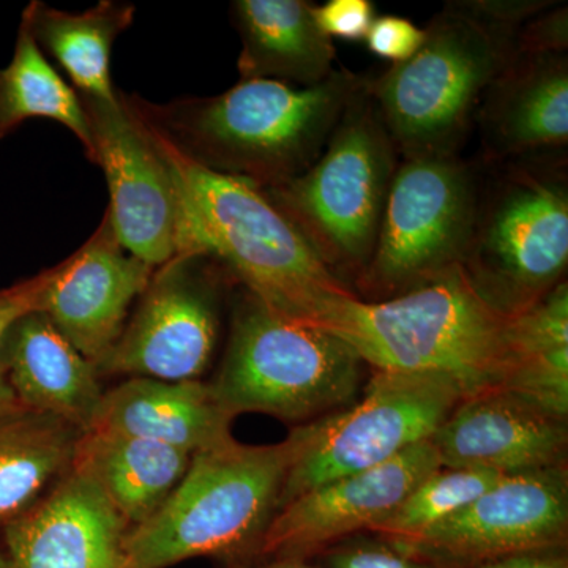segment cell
<instances>
[{"label":"cell","mask_w":568,"mask_h":568,"mask_svg":"<svg viewBox=\"0 0 568 568\" xmlns=\"http://www.w3.org/2000/svg\"><path fill=\"white\" fill-rule=\"evenodd\" d=\"M511 320L457 267L386 301L346 291L325 302L312 324L342 338L375 372L443 377L466 399L506 384Z\"/></svg>","instance_id":"obj_1"},{"label":"cell","mask_w":568,"mask_h":568,"mask_svg":"<svg viewBox=\"0 0 568 568\" xmlns=\"http://www.w3.org/2000/svg\"><path fill=\"white\" fill-rule=\"evenodd\" d=\"M362 80L339 69L310 88L242 80L207 99L132 102L192 162L265 190L293 181L320 159Z\"/></svg>","instance_id":"obj_2"},{"label":"cell","mask_w":568,"mask_h":568,"mask_svg":"<svg viewBox=\"0 0 568 568\" xmlns=\"http://www.w3.org/2000/svg\"><path fill=\"white\" fill-rule=\"evenodd\" d=\"M149 126L178 186V254L219 261L265 305L310 324L325 302L351 291L263 190L200 166L152 123Z\"/></svg>","instance_id":"obj_3"},{"label":"cell","mask_w":568,"mask_h":568,"mask_svg":"<svg viewBox=\"0 0 568 568\" xmlns=\"http://www.w3.org/2000/svg\"><path fill=\"white\" fill-rule=\"evenodd\" d=\"M290 458L287 439L246 446L231 437L194 454L163 506L126 534V568H168L196 558L235 566L256 559Z\"/></svg>","instance_id":"obj_4"},{"label":"cell","mask_w":568,"mask_h":568,"mask_svg":"<svg viewBox=\"0 0 568 568\" xmlns=\"http://www.w3.org/2000/svg\"><path fill=\"white\" fill-rule=\"evenodd\" d=\"M518 31L473 0L448 2L413 58L365 80L403 159L455 155L489 85L514 59Z\"/></svg>","instance_id":"obj_5"},{"label":"cell","mask_w":568,"mask_h":568,"mask_svg":"<svg viewBox=\"0 0 568 568\" xmlns=\"http://www.w3.org/2000/svg\"><path fill=\"white\" fill-rule=\"evenodd\" d=\"M398 164L394 141L362 80L320 159L304 174L263 193L347 286L375 250Z\"/></svg>","instance_id":"obj_6"},{"label":"cell","mask_w":568,"mask_h":568,"mask_svg":"<svg viewBox=\"0 0 568 568\" xmlns=\"http://www.w3.org/2000/svg\"><path fill=\"white\" fill-rule=\"evenodd\" d=\"M364 365L338 336L246 291L211 387L233 417L261 413L310 424L353 405Z\"/></svg>","instance_id":"obj_7"},{"label":"cell","mask_w":568,"mask_h":568,"mask_svg":"<svg viewBox=\"0 0 568 568\" xmlns=\"http://www.w3.org/2000/svg\"><path fill=\"white\" fill-rule=\"evenodd\" d=\"M566 162L518 163L478 200L462 268L478 294L515 317L566 282Z\"/></svg>","instance_id":"obj_8"},{"label":"cell","mask_w":568,"mask_h":568,"mask_svg":"<svg viewBox=\"0 0 568 568\" xmlns=\"http://www.w3.org/2000/svg\"><path fill=\"white\" fill-rule=\"evenodd\" d=\"M463 399L459 388L443 377L375 372L361 402L295 426L286 437L291 458L278 508L432 439Z\"/></svg>","instance_id":"obj_9"},{"label":"cell","mask_w":568,"mask_h":568,"mask_svg":"<svg viewBox=\"0 0 568 568\" xmlns=\"http://www.w3.org/2000/svg\"><path fill=\"white\" fill-rule=\"evenodd\" d=\"M476 179L457 155L405 159L396 168L375 250L354 284L386 301L465 261L478 211Z\"/></svg>","instance_id":"obj_10"},{"label":"cell","mask_w":568,"mask_h":568,"mask_svg":"<svg viewBox=\"0 0 568 568\" xmlns=\"http://www.w3.org/2000/svg\"><path fill=\"white\" fill-rule=\"evenodd\" d=\"M93 142V163L110 189L112 230L138 260L162 267L179 248L178 186L173 170L132 99L80 95Z\"/></svg>","instance_id":"obj_11"},{"label":"cell","mask_w":568,"mask_h":568,"mask_svg":"<svg viewBox=\"0 0 568 568\" xmlns=\"http://www.w3.org/2000/svg\"><path fill=\"white\" fill-rule=\"evenodd\" d=\"M567 466L504 476L454 517L394 545L440 568H470L508 556L566 549Z\"/></svg>","instance_id":"obj_12"},{"label":"cell","mask_w":568,"mask_h":568,"mask_svg":"<svg viewBox=\"0 0 568 568\" xmlns=\"http://www.w3.org/2000/svg\"><path fill=\"white\" fill-rule=\"evenodd\" d=\"M205 261L175 254L155 268L132 320L97 365L100 376L200 381L211 364L220 324L216 286Z\"/></svg>","instance_id":"obj_13"},{"label":"cell","mask_w":568,"mask_h":568,"mask_svg":"<svg viewBox=\"0 0 568 568\" xmlns=\"http://www.w3.org/2000/svg\"><path fill=\"white\" fill-rule=\"evenodd\" d=\"M439 467L435 446L424 440L384 465L294 497L275 511L256 559L313 560L346 538L369 532Z\"/></svg>","instance_id":"obj_14"},{"label":"cell","mask_w":568,"mask_h":568,"mask_svg":"<svg viewBox=\"0 0 568 568\" xmlns=\"http://www.w3.org/2000/svg\"><path fill=\"white\" fill-rule=\"evenodd\" d=\"M155 268L126 252L108 213L77 253L50 271L37 312L44 313L91 364L110 353Z\"/></svg>","instance_id":"obj_15"},{"label":"cell","mask_w":568,"mask_h":568,"mask_svg":"<svg viewBox=\"0 0 568 568\" xmlns=\"http://www.w3.org/2000/svg\"><path fill=\"white\" fill-rule=\"evenodd\" d=\"M130 526L99 487L70 467L36 506L3 525L13 568H125Z\"/></svg>","instance_id":"obj_16"},{"label":"cell","mask_w":568,"mask_h":568,"mask_svg":"<svg viewBox=\"0 0 568 568\" xmlns=\"http://www.w3.org/2000/svg\"><path fill=\"white\" fill-rule=\"evenodd\" d=\"M429 440L447 469L515 476L567 466V422L503 388L463 399Z\"/></svg>","instance_id":"obj_17"},{"label":"cell","mask_w":568,"mask_h":568,"mask_svg":"<svg viewBox=\"0 0 568 568\" xmlns=\"http://www.w3.org/2000/svg\"><path fill=\"white\" fill-rule=\"evenodd\" d=\"M477 112L491 160L529 159L566 149L567 52H515L489 85Z\"/></svg>","instance_id":"obj_18"},{"label":"cell","mask_w":568,"mask_h":568,"mask_svg":"<svg viewBox=\"0 0 568 568\" xmlns=\"http://www.w3.org/2000/svg\"><path fill=\"white\" fill-rule=\"evenodd\" d=\"M0 364L26 409L91 429L104 395L99 372L44 313H29L11 327Z\"/></svg>","instance_id":"obj_19"},{"label":"cell","mask_w":568,"mask_h":568,"mask_svg":"<svg viewBox=\"0 0 568 568\" xmlns=\"http://www.w3.org/2000/svg\"><path fill=\"white\" fill-rule=\"evenodd\" d=\"M234 418L211 384L129 377L104 392L91 429L141 437L194 455L234 437Z\"/></svg>","instance_id":"obj_20"},{"label":"cell","mask_w":568,"mask_h":568,"mask_svg":"<svg viewBox=\"0 0 568 568\" xmlns=\"http://www.w3.org/2000/svg\"><path fill=\"white\" fill-rule=\"evenodd\" d=\"M233 20L242 40V80H274L310 88L335 71L334 41L325 37L305 0H235Z\"/></svg>","instance_id":"obj_21"},{"label":"cell","mask_w":568,"mask_h":568,"mask_svg":"<svg viewBox=\"0 0 568 568\" xmlns=\"http://www.w3.org/2000/svg\"><path fill=\"white\" fill-rule=\"evenodd\" d=\"M192 457L141 437L89 429L78 439L71 467L91 478L132 529L163 506Z\"/></svg>","instance_id":"obj_22"},{"label":"cell","mask_w":568,"mask_h":568,"mask_svg":"<svg viewBox=\"0 0 568 568\" xmlns=\"http://www.w3.org/2000/svg\"><path fill=\"white\" fill-rule=\"evenodd\" d=\"M134 11L132 3L118 0H102L82 13L31 2L21 20L28 22L39 47L65 70L78 95L114 99L111 51L118 37L133 24Z\"/></svg>","instance_id":"obj_23"},{"label":"cell","mask_w":568,"mask_h":568,"mask_svg":"<svg viewBox=\"0 0 568 568\" xmlns=\"http://www.w3.org/2000/svg\"><path fill=\"white\" fill-rule=\"evenodd\" d=\"M81 435L69 422L36 410L0 420V525L36 506L69 473Z\"/></svg>","instance_id":"obj_24"},{"label":"cell","mask_w":568,"mask_h":568,"mask_svg":"<svg viewBox=\"0 0 568 568\" xmlns=\"http://www.w3.org/2000/svg\"><path fill=\"white\" fill-rule=\"evenodd\" d=\"M50 119L69 129L93 163V142L80 95L48 62L21 20L13 58L0 69V141L29 119Z\"/></svg>","instance_id":"obj_25"},{"label":"cell","mask_w":568,"mask_h":568,"mask_svg":"<svg viewBox=\"0 0 568 568\" xmlns=\"http://www.w3.org/2000/svg\"><path fill=\"white\" fill-rule=\"evenodd\" d=\"M503 477L489 470L439 467L369 534L390 545L403 544L454 517Z\"/></svg>","instance_id":"obj_26"},{"label":"cell","mask_w":568,"mask_h":568,"mask_svg":"<svg viewBox=\"0 0 568 568\" xmlns=\"http://www.w3.org/2000/svg\"><path fill=\"white\" fill-rule=\"evenodd\" d=\"M317 558L321 559V568H440L410 558L377 537L375 540L346 538L325 549Z\"/></svg>","instance_id":"obj_27"},{"label":"cell","mask_w":568,"mask_h":568,"mask_svg":"<svg viewBox=\"0 0 568 568\" xmlns=\"http://www.w3.org/2000/svg\"><path fill=\"white\" fill-rule=\"evenodd\" d=\"M425 40V29L406 18L386 14L376 17L365 37L366 48L376 58L395 63L413 58Z\"/></svg>","instance_id":"obj_28"},{"label":"cell","mask_w":568,"mask_h":568,"mask_svg":"<svg viewBox=\"0 0 568 568\" xmlns=\"http://www.w3.org/2000/svg\"><path fill=\"white\" fill-rule=\"evenodd\" d=\"M313 18L331 40L361 41L376 20V9L369 0H328L321 6L313 3Z\"/></svg>","instance_id":"obj_29"},{"label":"cell","mask_w":568,"mask_h":568,"mask_svg":"<svg viewBox=\"0 0 568 568\" xmlns=\"http://www.w3.org/2000/svg\"><path fill=\"white\" fill-rule=\"evenodd\" d=\"M567 48L568 9L555 2L526 21L515 39L518 54H560Z\"/></svg>","instance_id":"obj_30"},{"label":"cell","mask_w":568,"mask_h":568,"mask_svg":"<svg viewBox=\"0 0 568 568\" xmlns=\"http://www.w3.org/2000/svg\"><path fill=\"white\" fill-rule=\"evenodd\" d=\"M51 271V268H50ZM50 271L40 272L31 280L0 291V351L14 324L22 316L37 312L41 291L50 278Z\"/></svg>","instance_id":"obj_31"},{"label":"cell","mask_w":568,"mask_h":568,"mask_svg":"<svg viewBox=\"0 0 568 568\" xmlns=\"http://www.w3.org/2000/svg\"><path fill=\"white\" fill-rule=\"evenodd\" d=\"M470 568H568L566 549L508 556Z\"/></svg>","instance_id":"obj_32"},{"label":"cell","mask_w":568,"mask_h":568,"mask_svg":"<svg viewBox=\"0 0 568 568\" xmlns=\"http://www.w3.org/2000/svg\"><path fill=\"white\" fill-rule=\"evenodd\" d=\"M24 409L7 379L6 368L0 364V420Z\"/></svg>","instance_id":"obj_33"},{"label":"cell","mask_w":568,"mask_h":568,"mask_svg":"<svg viewBox=\"0 0 568 568\" xmlns=\"http://www.w3.org/2000/svg\"><path fill=\"white\" fill-rule=\"evenodd\" d=\"M222 568H321V566L305 559H254L250 562L235 564V566H222Z\"/></svg>","instance_id":"obj_34"},{"label":"cell","mask_w":568,"mask_h":568,"mask_svg":"<svg viewBox=\"0 0 568 568\" xmlns=\"http://www.w3.org/2000/svg\"><path fill=\"white\" fill-rule=\"evenodd\" d=\"M0 568H13V564L7 555V549L3 547V541L0 544Z\"/></svg>","instance_id":"obj_35"},{"label":"cell","mask_w":568,"mask_h":568,"mask_svg":"<svg viewBox=\"0 0 568 568\" xmlns=\"http://www.w3.org/2000/svg\"><path fill=\"white\" fill-rule=\"evenodd\" d=\"M126 568V567H125Z\"/></svg>","instance_id":"obj_36"}]
</instances>
